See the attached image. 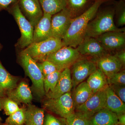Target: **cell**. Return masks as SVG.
I'll return each mask as SVG.
<instances>
[{
	"mask_svg": "<svg viewBox=\"0 0 125 125\" xmlns=\"http://www.w3.org/2000/svg\"><path fill=\"white\" fill-rule=\"evenodd\" d=\"M115 2L112 0L101 5L96 15L88 24L85 37L97 38L107 32H125V28H118L115 25Z\"/></svg>",
	"mask_w": 125,
	"mask_h": 125,
	"instance_id": "6da1fadb",
	"label": "cell"
},
{
	"mask_svg": "<svg viewBox=\"0 0 125 125\" xmlns=\"http://www.w3.org/2000/svg\"><path fill=\"white\" fill-rule=\"evenodd\" d=\"M110 0H96L88 10L72 20L70 27L62 39L65 46L76 48L85 37L88 24L101 5Z\"/></svg>",
	"mask_w": 125,
	"mask_h": 125,
	"instance_id": "7a4b0ae2",
	"label": "cell"
},
{
	"mask_svg": "<svg viewBox=\"0 0 125 125\" xmlns=\"http://www.w3.org/2000/svg\"><path fill=\"white\" fill-rule=\"evenodd\" d=\"M19 58L26 74L32 81L34 93L38 97L42 98L46 95L43 85L44 77L37 62L24 50L20 52Z\"/></svg>",
	"mask_w": 125,
	"mask_h": 125,
	"instance_id": "3957f363",
	"label": "cell"
},
{
	"mask_svg": "<svg viewBox=\"0 0 125 125\" xmlns=\"http://www.w3.org/2000/svg\"><path fill=\"white\" fill-rule=\"evenodd\" d=\"M64 46L62 40L51 37L42 42L32 43L24 51L36 62H39Z\"/></svg>",
	"mask_w": 125,
	"mask_h": 125,
	"instance_id": "277c9868",
	"label": "cell"
},
{
	"mask_svg": "<svg viewBox=\"0 0 125 125\" xmlns=\"http://www.w3.org/2000/svg\"><path fill=\"white\" fill-rule=\"evenodd\" d=\"M7 10L13 16L20 30L21 36L16 43L20 48H26L33 42L34 27L21 10L18 2Z\"/></svg>",
	"mask_w": 125,
	"mask_h": 125,
	"instance_id": "5b68a950",
	"label": "cell"
},
{
	"mask_svg": "<svg viewBox=\"0 0 125 125\" xmlns=\"http://www.w3.org/2000/svg\"><path fill=\"white\" fill-rule=\"evenodd\" d=\"M43 109L66 118L75 112V107L71 92H68L56 98H48L43 102Z\"/></svg>",
	"mask_w": 125,
	"mask_h": 125,
	"instance_id": "8992f818",
	"label": "cell"
},
{
	"mask_svg": "<svg viewBox=\"0 0 125 125\" xmlns=\"http://www.w3.org/2000/svg\"><path fill=\"white\" fill-rule=\"evenodd\" d=\"M97 68L94 59L82 56L79 58L70 68L73 88L84 81Z\"/></svg>",
	"mask_w": 125,
	"mask_h": 125,
	"instance_id": "52a82bcc",
	"label": "cell"
},
{
	"mask_svg": "<svg viewBox=\"0 0 125 125\" xmlns=\"http://www.w3.org/2000/svg\"><path fill=\"white\" fill-rule=\"evenodd\" d=\"M81 56L76 48L65 46L48 56L46 60L52 62L58 70L62 71L70 68Z\"/></svg>",
	"mask_w": 125,
	"mask_h": 125,
	"instance_id": "ba28073f",
	"label": "cell"
},
{
	"mask_svg": "<svg viewBox=\"0 0 125 125\" xmlns=\"http://www.w3.org/2000/svg\"><path fill=\"white\" fill-rule=\"evenodd\" d=\"M105 89L94 94L84 104L75 108V113L90 120L96 113L105 107Z\"/></svg>",
	"mask_w": 125,
	"mask_h": 125,
	"instance_id": "9c48e42d",
	"label": "cell"
},
{
	"mask_svg": "<svg viewBox=\"0 0 125 125\" xmlns=\"http://www.w3.org/2000/svg\"><path fill=\"white\" fill-rule=\"evenodd\" d=\"M104 49L111 54L125 49V32L123 31H111L96 38Z\"/></svg>",
	"mask_w": 125,
	"mask_h": 125,
	"instance_id": "30bf717a",
	"label": "cell"
},
{
	"mask_svg": "<svg viewBox=\"0 0 125 125\" xmlns=\"http://www.w3.org/2000/svg\"><path fill=\"white\" fill-rule=\"evenodd\" d=\"M72 19L70 12L66 8L52 16L51 37L62 40Z\"/></svg>",
	"mask_w": 125,
	"mask_h": 125,
	"instance_id": "8fae6325",
	"label": "cell"
},
{
	"mask_svg": "<svg viewBox=\"0 0 125 125\" xmlns=\"http://www.w3.org/2000/svg\"><path fill=\"white\" fill-rule=\"evenodd\" d=\"M76 48L82 56L90 57L94 60L110 54L97 39L90 37H85Z\"/></svg>",
	"mask_w": 125,
	"mask_h": 125,
	"instance_id": "7c38bea8",
	"label": "cell"
},
{
	"mask_svg": "<svg viewBox=\"0 0 125 125\" xmlns=\"http://www.w3.org/2000/svg\"><path fill=\"white\" fill-rule=\"evenodd\" d=\"M18 3L23 15L34 28L43 15L39 0H18Z\"/></svg>",
	"mask_w": 125,
	"mask_h": 125,
	"instance_id": "4fadbf2b",
	"label": "cell"
},
{
	"mask_svg": "<svg viewBox=\"0 0 125 125\" xmlns=\"http://www.w3.org/2000/svg\"><path fill=\"white\" fill-rule=\"evenodd\" d=\"M95 60L97 68L101 70L107 78L121 71L124 67L114 54H108Z\"/></svg>",
	"mask_w": 125,
	"mask_h": 125,
	"instance_id": "5bb4252c",
	"label": "cell"
},
{
	"mask_svg": "<svg viewBox=\"0 0 125 125\" xmlns=\"http://www.w3.org/2000/svg\"><path fill=\"white\" fill-rule=\"evenodd\" d=\"M73 88L70 68L62 71L58 82L54 90L46 94L47 98H56L64 94L70 92Z\"/></svg>",
	"mask_w": 125,
	"mask_h": 125,
	"instance_id": "9a60e30c",
	"label": "cell"
},
{
	"mask_svg": "<svg viewBox=\"0 0 125 125\" xmlns=\"http://www.w3.org/2000/svg\"><path fill=\"white\" fill-rule=\"evenodd\" d=\"M52 16L43 13L42 18L34 28L33 42H39L51 37Z\"/></svg>",
	"mask_w": 125,
	"mask_h": 125,
	"instance_id": "2e32d148",
	"label": "cell"
},
{
	"mask_svg": "<svg viewBox=\"0 0 125 125\" xmlns=\"http://www.w3.org/2000/svg\"><path fill=\"white\" fill-rule=\"evenodd\" d=\"M7 97L17 104H29L33 99L30 88L27 83L22 81L14 89L7 93Z\"/></svg>",
	"mask_w": 125,
	"mask_h": 125,
	"instance_id": "e0dca14e",
	"label": "cell"
},
{
	"mask_svg": "<svg viewBox=\"0 0 125 125\" xmlns=\"http://www.w3.org/2000/svg\"><path fill=\"white\" fill-rule=\"evenodd\" d=\"M18 78L11 75L0 61V98L18 86Z\"/></svg>",
	"mask_w": 125,
	"mask_h": 125,
	"instance_id": "ac0fdd59",
	"label": "cell"
},
{
	"mask_svg": "<svg viewBox=\"0 0 125 125\" xmlns=\"http://www.w3.org/2000/svg\"><path fill=\"white\" fill-rule=\"evenodd\" d=\"M90 125H118L117 115L104 108L90 118Z\"/></svg>",
	"mask_w": 125,
	"mask_h": 125,
	"instance_id": "d6986e66",
	"label": "cell"
},
{
	"mask_svg": "<svg viewBox=\"0 0 125 125\" xmlns=\"http://www.w3.org/2000/svg\"><path fill=\"white\" fill-rule=\"evenodd\" d=\"M105 108L117 114L125 113V104L112 90L109 85L105 89Z\"/></svg>",
	"mask_w": 125,
	"mask_h": 125,
	"instance_id": "ffe728a7",
	"label": "cell"
},
{
	"mask_svg": "<svg viewBox=\"0 0 125 125\" xmlns=\"http://www.w3.org/2000/svg\"><path fill=\"white\" fill-rule=\"evenodd\" d=\"M86 82L94 94L105 89L108 85L107 77L98 68L88 77Z\"/></svg>",
	"mask_w": 125,
	"mask_h": 125,
	"instance_id": "44dd1931",
	"label": "cell"
},
{
	"mask_svg": "<svg viewBox=\"0 0 125 125\" xmlns=\"http://www.w3.org/2000/svg\"><path fill=\"white\" fill-rule=\"evenodd\" d=\"M45 109L31 104L25 110V125H42L45 117Z\"/></svg>",
	"mask_w": 125,
	"mask_h": 125,
	"instance_id": "7402d4cb",
	"label": "cell"
},
{
	"mask_svg": "<svg viewBox=\"0 0 125 125\" xmlns=\"http://www.w3.org/2000/svg\"><path fill=\"white\" fill-rule=\"evenodd\" d=\"M96 0H66L65 8L70 12L72 19L87 11Z\"/></svg>",
	"mask_w": 125,
	"mask_h": 125,
	"instance_id": "603a6c76",
	"label": "cell"
},
{
	"mask_svg": "<svg viewBox=\"0 0 125 125\" xmlns=\"http://www.w3.org/2000/svg\"><path fill=\"white\" fill-rule=\"evenodd\" d=\"M93 94L86 81L79 84L74 89L73 93L72 94L75 108L84 104Z\"/></svg>",
	"mask_w": 125,
	"mask_h": 125,
	"instance_id": "cb8c5ba5",
	"label": "cell"
},
{
	"mask_svg": "<svg viewBox=\"0 0 125 125\" xmlns=\"http://www.w3.org/2000/svg\"><path fill=\"white\" fill-rule=\"evenodd\" d=\"M43 13L53 15L65 8L66 0H39Z\"/></svg>",
	"mask_w": 125,
	"mask_h": 125,
	"instance_id": "d4e9b609",
	"label": "cell"
},
{
	"mask_svg": "<svg viewBox=\"0 0 125 125\" xmlns=\"http://www.w3.org/2000/svg\"><path fill=\"white\" fill-rule=\"evenodd\" d=\"M26 108H20L9 117L6 120L5 124L6 125H23L25 121Z\"/></svg>",
	"mask_w": 125,
	"mask_h": 125,
	"instance_id": "484cf974",
	"label": "cell"
},
{
	"mask_svg": "<svg viewBox=\"0 0 125 125\" xmlns=\"http://www.w3.org/2000/svg\"><path fill=\"white\" fill-rule=\"evenodd\" d=\"M125 1L120 0L115 2V25L117 28L124 26L125 24Z\"/></svg>",
	"mask_w": 125,
	"mask_h": 125,
	"instance_id": "4316f807",
	"label": "cell"
},
{
	"mask_svg": "<svg viewBox=\"0 0 125 125\" xmlns=\"http://www.w3.org/2000/svg\"><path fill=\"white\" fill-rule=\"evenodd\" d=\"M61 72L58 71L44 77L43 85L46 94L54 90L58 82Z\"/></svg>",
	"mask_w": 125,
	"mask_h": 125,
	"instance_id": "83f0119b",
	"label": "cell"
},
{
	"mask_svg": "<svg viewBox=\"0 0 125 125\" xmlns=\"http://www.w3.org/2000/svg\"><path fill=\"white\" fill-rule=\"evenodd\" d=\"M67 125H90V119L74 113L66 118Z\"/></svg>",
	"mask_w": 125,
	"mask_h": 125,
	"instance_id": "f1b7e54d",
	"label": "cell"
},
{
	"mask_svg": "<svg viewBox=\"0 0 125 125\" xmlns=\"http://www.w3.org/2000/svg\"><path fill=\"white\" fill-rule=\"evenodd\" d=\"M37 63L44 77L55 72L59 71L53 63L47 60L41 62H37Z\"/></svg>",
	"mask_w": 125,
	"mask_h": 125,
	"instance_id": "f546056e",
	"label": "cell"
},
{
	"mask_svg": "<svg viewBox=\"0 0 125 125\" xmlns=\"http://www.w3.org/2000/svg\"><path fill=\"white\" fill-rule=\"evenodd\" d=\"M1 102L2 109L7 115H10L20 109L18 104L9 98L1 100Z\"/></svg>",
	"mask_w": 125,
	"mask_h": 125,
	"instance_id": "4dcf8cb0",
	"label": "cell"
},
{
	"mask_svg": "<svg viewBox=\"0 0 125 125\" xmlns=\"http://www.w3.org/2000/svg\"><path fill=\"white\" fill-rule=\"evenodd\" d=\"M42 125H67L65 118L57 117L52 114H45Z\"/></svg>",
	"mask_w": 125,
	"mask_h": 125,
	"instance_id": "1f68e13d",
	"label": "cell"
},
{
	"mask_svg": "<svg viewBox=\"0 0 125 125\" xmlns=\"http://www.w3.org/2000/svg\"><path fill=\"white\" fill-rule=\"evenodd\" d=\"M108 85L112 84L125 85V70L113 74L107 78Z\"/></svg>",
	"mask_w": 125,
	"mask_h": 125,
	"instance_id": "d6a6232c",
	"label": "cell"
},
{
	"mask_svg": "<svg viewBox=\"0 0 125 125\" xmlns=\"http://www.w3.org/2000/svg\"><path fill=\"white\" fill-rule=\"evenodd\" d=\"M108 85L116 95L125 103V85L115 84Z\"/></svg>",
	"mask_w": 125,
	"mask_h": 125,
	"instance_id": "836d02e7",
	"label": "cell"
},
{
	"mask_svg": "<svg viewBox=\"0 0 125 125\" xmlns=\"http://www.w3.org/2000/svg\"><path fill=\"white\" fill-rule=\"evenodd\" d=\"M18 2V0H0V11L8 10L12 5Z\"/></svg>",
	"mask_w": 125,
	"mask_h": 125,
	"instance_id": "e575fe53",
	"label": "cell"
},
{
	"mask_svg": "<svg viewBox=\"0 0 125 125\" xmlns=\"http://www.w3.org/2000/svg\"><path fill=\"white\" fill-rule=\"evenodd\" d=\"M114 55L120 62L123 65V67H125V49H122L120 51L116 52L114 53Z\"/></svg>",
	"mask_w": 125,
	"mask_h": 125,
	"instance_id": "d590c367",
	"label": "cell"
},
{
	"mask_svg": "<svg viewBox=\"0 0 125 125\" xmlns=\"http://www.w3.org/2000/svg\"><path fill=\"white\" fill-rule=\"evenodd\" d=\"M118 125H125V113L117 115Z\"/></svg>",
	"mask_w": 125,
	"mask_h": 125,
	"instance_id": "8d00e7d4",
	"label": "cell"
},
{
	"mask_svg": "<svg viewBox=\"0 0 125 125\" xmlns=\"http://www.w3.org/2000/svg\"><path fill=\"white\" fill-rule=\"evenodd\" d=\"M2 109V102H1V100L0 99V111Z\"/></svg>",
	"mask_w": 125,
	"mask_h": 125,
	"instance_id": "74e56055",
	"label": "cell"
},
{
	"mask_svg": "<svg viewBox=\"0 0 125 125\" xmlns=\"http://www.w3.org/2000/svg\"><path fill=\"white\" fill-rule=\"evenodd\" d=\"M2 48V45H1V43L0 42V52Z\"/></svg>",
	"mask_w": 125,
	"mask_h": 125,
	"instance_id": "f35d334b",
	"label": "cell"
},
{
	"mask_svg": "<svg viewBox=\"0 0 125 125\" xmlns=\"http://www.w3.org/2000/svg\"><path fill=\"white\" fill-rule=\"evenodd\" d=\"M1 120H1V117L0 116V123L1 122Z\"/></svg>",
	"mask_w": 125,
	"mask_h": 125,
	"instance_id": "ab89813d",
	"label": "cell"
},
{
	"mask_svg": "<svg viewBox=\"0 0 125 125\" xmlns=\"http://www.w3.org/2000/svg\"><path fill=\"white\" fill-rule=\"evenodd\" d=\"M122 0L124 1H125V0Z\"/></svg>",
	"mask_w": 125,
	"mask_h": 125,
	"instance_id": "60d3db41",
	"label": "cell"
},
{
	"mask_svg": "<svg viewBox=\"0 0 125 125\" xmlns=\"http://www.w3.org/2000/svg\"><path fill=\"white\" fill-rule=\"evenodd\" d=\"M4 125H5V124H4Z\"/></svg>",
	"mask_w": 125,
	"mask_h": 125,
	"instance_id": "b9f144b4",
	"label": "cell"
}]
</instances>
